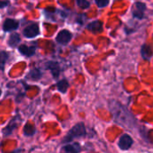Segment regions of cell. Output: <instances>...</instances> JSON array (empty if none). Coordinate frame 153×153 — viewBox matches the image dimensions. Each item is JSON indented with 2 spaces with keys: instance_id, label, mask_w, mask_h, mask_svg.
Wrapping results in <instances>:
<instances>
[{
  "instance_id": "obj_1",
  "label": "cell",
  "mask_w": 153,
  "mask_h": 153,
  "mask_svg": "<svg viewBox=\"0 0 153 153\" xmlns=\"http://www.w3.org/2000/svg\"><path fill=\"white\" fill-rule=\"evenodd\" d=\"M110 110L116 123L129 129H132L134 127L136 123L135 118L121 104L116 101H112L110 103Z\"/></svg>"
},
{
  "instance_id": "obj_2",
  "label": "cell",
  "mask_w": 153,
  "mask_h": 153,
  "mask_svg": "<svg viewBox=\"0 0 153 153\" xmlns=\"http://www.w3.org/2000/svg\"><path fill=\"white\" fill-rule=\"evenodd\" d=\"M87 134V131H86V127L85 124L83 123H79L76 125H74L67 133V135L64 137L63 139V143H68L71 142L74 139L76 138H80V137H84Z\"/></svg>"
},
{
  "instance_id": "obj_3",
  "label": "cell",
  "mask_w": 153,
  "mask_h": 153,
  "mask_svg": "<svg viewBox=\"0 0 153 153\" xmlns=\"http://www.w3.org/2000/svg\"><path fill=\"white\" fill-rule=\"evenodd\" d=\"M20 123H21V119H20L19 115L15 116V117L9 122V123L4 128V130H3V134H4V136H8V135H10V134H12V132L14 131V130H15L16 128L18 127V125H19Z\"/></svg>"
},
{
  "instance_id": "obj_4",
  "label": "cell",
  "mask_w": 153,
  "mask_h": 153,
  "mask_svg": "<svg viewBox=\"0 0 153 153\" xmlns=\"http://www.w3.org/2000/svg\"><path fill=\"white\" fill-rule=\"evenodd\" d=\"M23 33H24V36L26 38L31 39V38L36 37L40 33L39 25L37 24H32L25 28V30L23 31Z\"/></svg>"
},
{
  "instance_id": "obj_5",
  "label": "cell",
  "mask_w": 153,
  "mask_h": 153,
  "mask_svg": "<svg viewBox=\"0 0 153 153\" xmlns=\"http://www.w3.org/2000/svg\"><path fill=\"white\" fill-rule=\"evenodd\" d=\"M146 10V6L144 3L136 2L132 7V16L135 18L142 19L144 17V13Z\"/></svg>"
},
{
  "instance_id": "obj_6",
  "label": "cell",
  "mask_w": 153,
  "mask_h": 153,
  "mask_svg": "<svg viewBox=\"0 0 153 153\" xmlns=\"http://www.w3.org/2000/svg\"><path fill=\"white\" fill-rule=\"evenodd\" d=\"M133 144V140L129 134H123L121 136L119 141H118V146L121 149L123 150H127L129 149Z\"/></svg>"
},
{
  "instance_id": "obj_7",
  "label": "cell",
  "mask_w": 153,
  "mask_h": 153,
  "mask_svg": "<svg viewBox=\"0 0 153 153\" xmlns=\"http://www.w3.org/2000/svg\"><path fill=\"white\" fill-rule=\"evenodd\" d=\"M71 38H72V34H71V33L69 31L62 30L58 33V35L56 37V41L59 44L65 45V44H68L70 42Z\"/></svg>"
},
{
  "instance_id": "obj_8",
  "label": "cell",
  "mask_w": 153,
  "mask_h": 153,
  "mask_svg": "<svg viewBox=\"0 0 153 153\" xmlns=\"http://www.w3.org/2000/svg\"><path fill=\"white\" fill-rule=\"evenodd\" d=\"M45 67L47 69H49L52 76H53V78L57 79L58 76H59V72H60V67H59V64L57 62V61H48L46 64H45Z\"/></svg>"
},
{
  "instance_id": "obj_9",
  "label": "cell",
  "mask_w": 153,
  "mask_h": 153,
  "mask_svg": "<svg viewBox=\"0 0 153 153\" xmlns=\"http://www.w3.org/2000/svg\"><path fill=\"white\" fill-rule=\"evenodd\" d=\"M80 149V145L78 142H75L73 144L65 145L61 149V153H79Z\"/></svg>"
},
{
  "instance_id": "obj_10",
  "label": "cell",
  "mask_w": 153,
  "mask_h": 153,
  "mask_svg": "<svg viewBox=\"0 0 153 153\" xmlns=\"http://www.w3.org/2000/svg\"><path fill=\"white\" fill-rule=\"evenodd\" d=\"M18 51L21 54L26 56V57H31V56H33L35 54V51H36V47L34 46H27V45H21L19 46L18 48Z\"/></svg>"
},
{
  "instance_id": "obj_11",
  "label": "cell",
  "mask_w": 153,
  "mask_h": 153,
  "mask_svg": "<svg viewBox=\"0 0 153 153\" xmlns=\"http://www.w3.org/2000/svg\"><path fill=\"white\" fill-rule=\"evenodd\" d=\"M19 23L14 19H7L4 23L3 29L5 32H12L18 28Z\"/></svg>"
},
{
  "instance_id": "obj_12",
  "label": "cell",
  "mask_w": 153,
  "mask_h": 153,
  "mask_svg": "<svg viewBox=\"0 0 153 153\" xmlns=\"http://www.w3.org/2000/svg\"><path fill=\"white\" fill-rule=\"evenodd\" d=\"M140 54H141V57L148 60L152 56H153V49L150 45L149 44H143L141 46V49H140Z\"/></svg>"
},
{
  "instance_id": "obj_13",
  "label": "cell",
  "mask_w": 153,
  "mask_h": 153,
  "mask_svg": "<svg viewBox=\"0 0 153 153\" xmlns=\"http://www.w3.org/2000/svg\"><path fill=\"white\" fill-rule=\"evenodd\" d=\"M42 73L41 69L34 68L29 71V73L26 76V79H30L33 81H36V80H40L42 79Z\"/></svg>"
},
{
  "instance_id": "obj_14",
  "label": "cell",
  "mask_w": 153,
  "mask_h": 153,
  "mask_svg": "<svg viewBox=\"0 0 153 153\" xmlns=\"http://www.w3.org/2000/svg\"><path fill=\"white\" fill-rule=\"evenodd\" d=\"M87 28H88V30L91 31L92 33H98L103 31V24L100 21H94V22L90 23L87 26Z\"/></svg>"
},
{
  "instance_id": "obj_15",
  "label": "cell",
  "mask_w": 153,
  "mask_h": 153,
  "mask_svg": "<svg viewBox=\"0 0 153 153\" xmlns=\"http://www.w3.org/2000/svg\"><path fill=\"white\" fill-rule=\"evenodd\" d=\"M56 86H57V89L60 93L65 94L68 91V88H69V83H68V81L66 79H63L58 81L57 84H56Z\"/></svg>"
},
{
  "instance_id": "obj_16",
  "label": "cell",
  "mask_w": 153,
  "mask_h": 153,
  "mask_svg": "<svg viewBox=\"0 0 153 153\" xmlns=\"http://www.w3.org/2000/svg\"><path fill=\"white\" fill-rule=\"evenodd\" d=\"M21 42V38H20V35L16 33H12L8 39V45L12 48H15Z\"/></svg>"
},
{
  "instance_id": "obj_17",
  "label": "cell",
  "mask_w": 153,
  "mask_h": 153,
  "mask_svg": "<svg viewBox=\"0 0 153 153\" xmlns=\"http://www.w3.org/2000/svg\"><path fill=\"white\" fill-rule=\"evenodd\" d=\"M36 132L35 126L30 123H27L24 127V133L25 136H33Z\"/></svg>"
},
{
  "instance_id": "obj_18",
  "label": "cell",
  "mask_w": 153,
  "mask_h": 153,
  "mask_svg": "<svg viewBox=\"0 0 153 153\" xmlns=\"http://www.w3.org/2000/svg\"><path fill=\"white\" fill-rule=\"evenodd\" d=\"M76 4L82 9H87L90 7V3L88 0H76Z\"/></svg>"
},
{
  "instance_id": "obj_19",
  "label": "cell",
  "mask_w": 153,
  "mask_h": 153,
  "mask_svg": "<svg viewBox=\"0 0 153 153\" xmlns=\"http://www.w3.org/2000/svg\"><path fill=\"white\" fill-rule=\"evenodd\" d=\"M8 57H9V55L7 51H3L0 52V64H1L2 66H4L5 63L7 62V60L8 59Z\"/></svg>"
},
{
  "instance_id": "obj_20",
  "label": "cell",
  "mask_w": 153,
  "mask_h": 153,
  "mask_svg": "<svg viewBox=\"0 0 153 153\" xmlns=\"http://www.w3.org/2000/svg\"><path fill=\"white\" fill-rule=\"evenodd\" d=\"M98 7H105L109 4V0H95Z\"/></svg>"
},
{
  "instance_id": "obj_21",
  "label": "cell",
  "mask_w": 153,
  "mask_h": 153,
  "mask_svg": "<svg viewBox=\"0 0 153 153\" xmlns=\"http://www.w3.org/2000/svg\"><path fill=\"white\" fill-rule=\"evenodd\" d=\"M7 5H8V2H7V1H5V2H0V7H6Z\"/></svg>"
},
{
  "instance_id": "obj_22",
  "label": "cell",
  "mask_w": 153,
  "mask_h": 153,
  "mask_svg": "<svg viewBox=\"0 0 153 153\" xmlns=\"http://www.w3.org/2000/svg\"><path fill=\"white\" fill-rule=\"evenodd\" d=\"M12 153H22V149H16V150H14Z\"/></svg>"
},
{
  "instance_id": "obj_23",
  "label": "cell",
  "mask_w": 153,
  "mask_h": 153,
  "mask_svg": "<svg viewBox=\"0 0 153 153\" xmlns=\"http://www.w3.org/2000/svg\"><path fill=\"white\" fill-rule=\"evenodd\" d=\"M1 95H2V90L0 89V97H1Z\"/></svg>"
}]
</instances>
